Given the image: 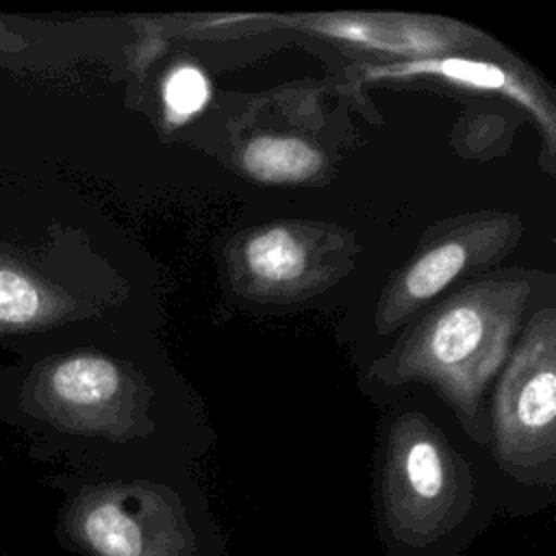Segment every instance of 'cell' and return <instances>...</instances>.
<instances>
[{
  "label": "cell",
  "instance_id": "7",
  "mask_svg": "<svg viewBox=\"0 0 556 556\" xmlns=\"http://www.w3.org/2000/svg\"><path fill=\"white\" fill-rule=\"evenodd\" d=\"M521 235V215L502 208H482L432 224L378 295L374 313L378 334L406 328L458 278H469L508 256Z\"/></svg>",
  "mask_w": 556,
  "mask_h": 556
},
{
  "label": "cell",
  "instance_id": "11",
  "mask_svg": "<svg viewBox=\"0 0 556 556\" xmlns=\"http://www.w3.org/2000/svg\"><path fill=\"white\" fill-rule=\"evenodd\" d=\"M235 163L265 185H311L330 174L328 154L306 135L250 130L235 143Z\"/></svg>",
  "mask_w": 556,
  "mask_h": 556
},
{
  "label": "cell",
  "instance_id": "12",
  "mask_svg": "<svg viewBox=\"0 0 556 556\" xmlns=\"http://www.w3.org/2000/svg\"><path fill=\"white\" fill-rule=\"evenodd\" d=\"M211 100V80L204 70L191 61L176 63L161 83L163 124L178 128L193 119Z\"/></svg>",
  "mask_w": 556,
  "mask_h": 556
},
{
  "label": "cell",
  "instance_id": "9",
  "mask_svg": "<svg viewBox=\"0 0 556 556\" xmlns=\"http://www.w3.org/2000/svg\"><path fill=\"white\" fill-rule=\"evenodd\" d=\"M367 80H402V78H439L463 85L473 91L497 93L521 106L543 135V154L556 156V106L545 85L506 52H460L413 61H389L365 65Z\"/></svg>",
  "mask_w": 556,
  "mask_h": 556
},
{
  "label": "cell",
  "instance_id": "13",
  "mask_svg": "<svg viewBox=\"0 0 556 556\" xmlns=\"http://www.w3.org/2000/svg\"><path fill=\"white\" fill-rule=\"evenodd\" d=\"M20 48H24V41H22L17 35L9 33V30L0 24V52H11V50H20Z\"/></svg>",
  "mask_w": 556,
  "mask_h": 556
},
{
  "label": "cell",
  "instance_id": "1",
  "mask_svg": "<svg viewBox=\"0 0 556 556\" xmlns=\"http://www.w3.org/2000/svg\"><path fill=\"white\" fill-rule=\"evenodd\" d=\"M543 276L523 267L478 271L413 319L369 378L426 384L454 413L463 432L486 447V391L506 363Z\"/></svg>",
  "mask_w": 556,
  "mask_h": 556
},
{
  "label": "cell",
  "instance_id": "6",
  "mask_svg": "<svg viewBox=\"0 0 556 556\" xmlns=\"http://www.w3.org/2000/svg\"><path fill=\"white\" fill-rule=\"evenodd\" d=\"M361 245L352 230L311 219H278L237 232L226 245L235 293L256 304H293L341 282Z\"/></svg>",
  "mask_w": 556,
  "mask_h": 556
},
{
  "label": "cell",
  "instance_id": "5",
  "mask_svg": "<svg viewBox=\"0 0 556 556\" xmlns=\"http://www.w3.org/2000/svg\"><path fill=\"white\" fill-rule=\"evenodd\" d=\"M150 387L130 363L100 352L41 361L26 378L24 410L59 434L128 447L156 432Z\"/></svg>",
  "mask_w": 556,
  "mask_h": 556
},
{
  "label": "cell",
  "instance_id": "8",
  "mask_svg": "<svg viewBox=\"0 0 556 556\" xmlns=\"http://www.w3.org/2000/svg\"><path fill=\"white\" fill-rule=\"evenodd\" d=\"M287 28L311 37L330 39L367 52L402 56L400 61L460 54V52H502V48L480 30L432 15L408 13H313V15H224L200 20L195 33Z\"/></svg>",
  "mask_w": 556,
  "mask_h": 556
},
{
  "label": "cell",
  "instance_id": "4",
  "mask_svg": "<svg viewBox=\"0 0 556 556\" xmlns=\"http://www.w3.org/2000/svg\"><path fill=\"white\" fill-rule=\"evenodd\" d=\"M486 450L513 493L508 513L545 508L556 489V306L534 308L486 404Z\"/></svg>",
  "mask_w": 556,
  "mask_h": 556
},
{
  "label": "cell",
  "instance_id": "10",
  "mask_svg": "<svg viewBox=\"0 0 556 556\" xmlns=\"http://www.w3.org/2000/svg\"><path fill=\"white\" fill-rule=\"evenodd\" d=\"M80 315L78 300L0 245V334L46 330Z\"/></svg>",
  "mask_w": 556,
  "mask_h": 556
},
{
  "label": "cell",
  "instance_id": "2",
  "mask_svg": "<svg viewBox=\"0 0 556 556\" xmlns=\"http://www.w3.org/2000/svg\"><path fill=\"white\" fill-rule=\"evenodd\" d=\"M495 504L473 463L421 410L395 415L380 439L374 519L387 556H460Z\"/></svg>",
  "mask_w": 556,
  "mask_h": 556
},
{
  "label": "cell",
  "instance_id": "3",
  "mask_svg": "<svg viewBox=\"0 0 556 556\" xmlns=\"http://www.w3.org/2000/svg\"><path fill=\"white\" fill-rule=\"evenodd\" d=\"M59 489L54 536L74 556H228L208 502L189 482L113 473Z\"/></svg>",
  "mask_w": 556,
  "mask_h": 556
}]
</instances>
